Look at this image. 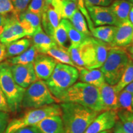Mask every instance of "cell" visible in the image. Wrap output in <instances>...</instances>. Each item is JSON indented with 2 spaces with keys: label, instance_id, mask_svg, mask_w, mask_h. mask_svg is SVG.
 Instances as JSON below:
<instances>
[{
  "label": "cell",
  "instance_id": "obj_23",
  "mask_svg": "<svg viewBox=\"0 0 133 133\" xmlns=\"http://www.w3.org/2000/svg\"><path fill=\"white\" fill-rule=\"evenodd\" d=\"M51 4L56 12L61 16L62 19H69L78 9L76 2L71 0H52Z\"/></svg>",
  "mask_w": 133,
  "mask_h": 133
},
{
  "label": "cell",
  "instance_id": "obj_41",
  "mask_svg": "<svg viewBox=\"0 0 133 133\" xmlns=\"http://www.w3.org/2000/svg\"><path fill=\"white\" fill-rule=\"evenodd\" d=\"M12 133H40L38 129L34 126H27L17 129Z\"/></svg>",
  "mask_w": 133,
  "mask_h": 133
},
{
  "label": "cell",
  "instance_id": "obj_7",
  "mask_svg": "<svg viewBox=\"0 0 133 133\" xmlns=\"http://www.w3.org/2000/svg\"><path fill=\"white\" fill-rule=\"evenodd\" d=\"M59 102L50 92L45 81L37 80L25 91L22 107L25 109H38Z\"/></svg>",
  "mask_w": 133,
  "mask_h": 133
},
{
  "label": "cell",
  "instance_id": "obj_45",
  "mask_svg": "<svg viewBox=\"0 0 133 133\" xmlns=\"http://www.w3.org/2000/svg\"><path fill=\"white\" fill-rule=\"evenodd\" d=\"M124 90L126 91H128V92H131V94H133V82H132L130 84H128L126 88H124Z\"/></svg>",
  "mask_w": 133,
  "mask_h": 133
},
{
  "label": "cell",
  "instance_id": "obj_21",
  "mask_svg": "<svg viewBox=\"0 0 133 133\" xmlns=\"http://www.w3.org/2000/svg\"><path fill=\"white\" fill-rule=\"evenodd\" d=\"M94 48V62L89 69L101 68L107 59L108 52L112 46L109 44L91 37Z\"/></svg>",
  "mask_w": 133,
  "mask_h": 133
},
{
  "label": "cell",
  "instance_id": "obj_5",
  "mask_svg": "<svg viewBox=\"0 0 133 133\" xmlns=\"http://www.w3.org/2000/svg\"><path fill=\"white\" fill-rule=\"evenodd\" d=\"M0 87L6 97L10 112H19L26 89L16 83L11 72V65L7 61L0 63Z\"/></svg>",
  "mask_w": 133,
  "mask_h": 133
},
{
  "label": "cell",
  "instance_id": "obj_32",
  "mask_svg": "<svg viewBox=\"0 0 133 133\" xmlns=\"http://www.w3.org/2000/svg\"><path fill=\"white\" fill-rule=\"evenodd\" d=\"M133 94L124 89L121 91L118 94L119 109L124 110L128 112L133 113L132 99Z\"/></svg>",
  "mask_w": 133,
  "mask_h": 133
},
{
  "label": "cell",
  "instance_id": "obj_27",
  "mask_svg": "<svg viewBox=\"0 0 133 133\" xmlns=\"http://www.w3.org/2000/svg\"><path fill=\"white\" fill-rule=\"evenodd\" d=\"M39 54L36 48L32 45L27 49L25 51L22 52L19 56L12 57L8 59L7 62L12 65H25L33 63L35 59Z\"/></svg>",
  "mask_w": 133,
  "mask_h": 133
},
{
  "label": "cell",
  "instance_id": "obj_18",
  "mask_svg": "<svg viewBox=\"0 0 133 133\" xmlns=\"http://www.w3.org/2000/svg\"><path fill=\"white\" fill-rule=\"evenodd\" d=\"M34 126L40 133H65L64 126L61 115L48 116Z\"/></svg>",
  "mask_w": 133,
  "mask_h": 133
},
{
  "label": "cell",
  "instance_id": "obj_9",
  "mask_svg": "<svg viewBox=\"0 0 133 133\" xmlns=\"http://www.w3.org/2000/svg\"><path fill=\"white\" fill-rule=\"evenodd\" d=\"M118 120L117 111H103L94 118L84 133H101L111 129Z\"/></svg>",
  "mask_w": 133,
  "mask_h": 133
},
{
  "label": "cell",
  "instance_id": "obj_42",
  "mask_svg": "<svg viewBox=\"0 0 133 133\" xmlns=\"http://www.w3.org/2000/svg\"><path fill=\"white\" fill-rule=\"evenodd\" d=\"M8 17L5 16V15L0 14V36L2 34L4 29L7 23Z\"/></svg>",
  "mask_w": 133,
  "mask_h": 133
},
{
  "label": "cell",
  "instance_id": "obj_56",
  "mask_svg": "<svg viewBox=\"0 0 133 133\" xmlns=\"http://www.w3.org/2000/svg\"><path fill=\"white\" fill-rule=\"evenodd\" d=\"M59 1H65V0H59Z\"/></svg>",
  "mask_w": 133,
  "mask_h": 133
},
{
  "label": "cell",
  "instance_id": "obj_25",
  "mask_svg": "<svg viewBox=\"0 0 133 133\" xmlns=\"http://www.w3.org/2000/svg\"><path fill=\"white\" fill-rule=\"evenodd\" d=\"M46 54L56 60L57 63L69 65L76 67L77 69L79 68L74 64V62L71 60L69 53L68 52V49L61 47L57 44L49 49L46 53Z\"/></svg>",
  "mask_w": 133,
  "mask_h": 133
},
{
  "label": "cell",
  "instance_id": "obj_43",
  "mask_svg": "<svg viewBox=\"0 0 133 133\" xmlns=\"http://www.w3.org/2000/svg\"><path fill=\"white\" fill-rule=\"evenodd\" d=\"M6 58V45L0 42V63Z\"/></svg>",
  "mask_w": 133,
  "mask_h": 133
},
{
  "label": "cell",
  "instance_id": "obj_34",
  "mask_svg": "<svg viewBox=\"0 0 133 133\" xmlns=\"http://www.w3.org/2000/svg\"><path fill=\"white\" fill-rule=\"evenodd\" d=\"M47 4L45 0H31L27 10L41 17Z\"/></svg>",
  "mask_w": 133,
  "mask_h": 133
},
{
  "label": "cell",
  "instance_id": "obj_20",
  "mask_svg": "<svg viewBox=\"0 0 133 133\" xmlns=\"http://www.w3.org/2000/svg\"><path fill=\"white\" fill-rule=\"evenodd\" d=\"M133 4L126 0H115L110 6L113 14L115 16L119 25L129 20V14Z\"/></svg>",
  "mask_w": 133,
  "mask_h": 133
},
{
  "label": "cell",
  "instance_id": "obj_52",
  "mask_svg": "<svg viewBox=\"0 0 133 133\" xmlns=\"http://www.w3.org/2000/svg\"><path fill=\"white\" fill-rule=\"evenodd\" d=\"M129 1H130V2H131L133 4V0H129Z\"/></svg>",
  "mask_w": 133,
  "mask_h": 133
},
{
  "label": "cell",
  "instance_id": "obj_11",
  "mask_svg": "<svg viewBox=\"0 0 133 133\" xmlns=\"http://www.w3.org/2000/svg\"><path fill=\"white\" fill-rule=\"evenodd\" d=\"M91 19L96 26L119 25L115 16L108 6H92L86 8Z\"/></svg>",
  "mask_w": 133,
  "mask_h": 133
},
{
  "label": "cell",
  "instance_id": "obj_30",
  "mask_svg": "<svg viewBox=\"0 0 133 133\" xmlns=\"http://www.w3.org/2000/svg\"><path fill=\"white\" fill-rule=\"evenodd\" d=\"M69 21L79 32L87 36H91V33L88 29V24L85 21V18L78 9L75 11L74 14L69 19Z\"/></svg>",
  "mask_w": 133,
  "mask_h": 133
},
{
  "label": "cell",
  "instance_id": "obj_3",
  "mask_svg": "<svg viewBox=\"0 0 133 133\" xmlns=\"http://www.w3.org/2000/svg\"><path fill=\"white\" fill-rule=\"evenodd\" d=\"M61 102L76 103L96 112H102L99 89L85 83H75L65 93Z\"/></svg>",
  "mask_w": 133,
  "mask_h": 133
},
{
  "label": "cell",
  "instance_id": "obj_37",
  "mask_svg": "<svg viewBox=\"0 0 133 133\" xmlns=\"http://www.w3.org/2000/svg\"><path fill=\"white\" fill-rule=\"evenodd\" d=\"M14 12V8L11 0H0V14L6 15L8 13Z\"/></svg>",
  "mask_w": 133,
  "mask_h": 133
},
{
  "label": "cell",
  "instance_id": "obj_38",
  "mask_svg": "<svg viewBox=\"0 0 133 133\" xmlns=\"http://www.w3.org/2000/svg\"><path fill=\"white\" fill-rule=\"evenodd\" d=\"M9 123V113L0 111V133L5 132Z\"/></svg>",
  "mask_w": 133,
  "mask_h": 133
},
{
  "label": "cell",
  "instance_id": "obj_16",
  "mask_svg": "<svg viewBox=\"0 0 133 133\" xmlns=\"http://www.w3.org/2000/svg\"><path fill=\"white\" fill-rule=\"evenodd\" d=\"M133 35V24L130 21H126L116 28L112 43V47L124 48L129 46L132 43Z\"/></svg>",
  "mask_w": 133,
  "mask_h": 133
},
{
  "label": "cell",
  "instance_id": "obj_46",
  "mask_svg": "<svg viewBox=\"0 0 133 133\" xmlns=\"http://www.w3.org/2000/svg\"><path fill=\"white\" fill-rule=\"evenodd\" d=\"M129 21H130L133 24V7L132 8V9H131L130 12H129Z\"/></svg>",
  "mask_w": 133,
  "mask_h": 133
},
{
  "label": "cell",
  "instance_id": "obj_33",
  "mask_svg": "<svg viewBox=\"0 0 133 133\" xmlns=\"http://www.w3.org/2000/svg\"><path fill=\"white\" fill-rule=\"evenodd\" d=\"M52 38L58 46L68 49L67 48H66L65 43L67 42V40L69 39V36H68L65 26L62 20H61L59 26L55 30Z\"/></svg>",
  "mask_w": 133,
  "mask_h": 133
},
{
  "label": "cell",
  "instance_id": "obj_19",
  "mask_svg": "<svg viewBox=\"0 0 133 133\" xmlns=\"http://www.w3.org/2000/svg\"><path fill=\"white\" fill-rule=\"evenodd\" d=\"M79 78L81 82L87 83L99 88L105 83L104 76L101 70L97 69H88L79 67Z\"/></svg>",
  "mask_w": 133,
  "mask_h": 133
},
{
  "label": "cell",
  "instance_id": "obj_6",
  "mask_svg": "<svg viewBox=\"0 0 133 133\" xmlns=\"http://www.w3.org/2000/svg\"><path fill=\"white\" fill-rule=\"evenodd\" d=\"M61 115L62 110L59 104H52L38 109H31L24 115L9 121L4 133H12L22 128L35 125L48 116Z\"/></svg>",
  "mask_w": 133,
  "mask_h": 133
},
{
  "label": "cell",
  "instance_id": "obj_44",
  "mask_svg": "<svg viewBox=\"0 0 133 133\" xmlns=\"http://www.w3.org/2000/svg\"><path fill=\"white\" fill-rule=\"evenodd\" d=\"M114 133H125L122 131V129H121L119 124L118 123V121H116L115 125L114 126Z\"/></svg>",
  "mask_w": 133,
  "mask_h": 133
},
{
  "label": "cell",
  "instance_id": "obj_26",
  "mask_svg": "<svg viewBox=\"0 0 133 133\" xmlns=\"http://www.w3.org/2000/svg\"><path fill=\"white\" fill-rule=\"evenodd\" d=\"M31 40L29 38H21L6 45V58L19 56L31 45Z\"/></svg>",
  "mask_w": 133,
  "mask_h": 133
},
{
  "label": "cell",
  "instance_id": "obj_22",
  "mask_svg": "<svg viewBox=\"0 0 133 133\" xmlns=\"http://www.w3.org/2000/svg\"><path fill=\"white\" fill-rule=\"evenodd\" d=\"M31 37L33 45L36 48L39 54H46L49 49L57 44L53 38L48 35L43 29L36 32Z\"/></svg>",
  "mask_w": 133,
  "mask_h": 133
},
{
  "label": "cell",
  "instance_id": "obj_29",
  "mask_svg": "<svg viewBox=\"0 0 133 133\" xmlns=\"http://www.w3.org/2000/svg\"><path fill=\"white\" fill-rule=\"evenodd\" d=\"M117 116L122 131L125 133H133V113L119 109L117 111Z\"/></svg>",
  "mask_w": 133,
  "mask_h": 133
},
{
  "label": "cell",
  "instance_id": "obj_55",
  "mask_svg": "<svg viewBox=\"0 0 133 133\" xmlns=\"http://www.w3.org/2000/svg\"><path fill=\"white\" fill-rule=\"evenodd\" d=\"M107 133H112V132H109V131H107Z\"/></svg>",
  "mask_w": 133,
  "mask_h": 133
},
{
  "label": "cell",
  "instance_id": "obj_2",
  "mask_svg": "<svg viewBox=\"0 0 133 133\" xmlns=\"http://www.w3.org/2000/svg\"><path fill=\"white\" fill-rule=\"evenodd\" d=\"M78 78L79 71L77 68L57 63L51 76L45 83L51 94L61 102L65 93Z\"/></svg>",
  "mask_w": 133,
  "mask_h": 133
},
{
  "label": "cell",
  "instance_id": "obj_24",
  "mask_svg": "<svg viewBox=\"0 0 133 133\" xmlns=\"http://www.w3.org/2000/svg\"><path fill=\"white\" fill-rule=\"evenodd\" d=\"M117 26L114 25H102L94 28L91 31V35L96 39L110 45L115 35Z\"/></svg>",
  "mask_w": 133,
  "mask_h": 133
},
{
  "label": "cell",
  "instance_id": "obj_54",
  "mask_svg": "<svg viewBox=\"0 0 133 133\" xmlns=\"http://www.w3.org/2000/svg\"><path fill=\"white\" fill-rule=\"evenodd\" d=\"M133 43V35H132V43Z\"/></svg>",
  "mask_w": 133,
  "mask_h": 133
},
{
  "label": "cell",
  "instance_id": "obj_39",
  "mask_svg": "<svg viewBox=\"0 0 133 133\" xmlns=\"http://www.w3.org/2000/svg\"><path fill=\"white\" fill-rule=\"evenodd\" d=\"M115 0H84L86 8L89 6H108Z\"/></svg>",
  "mask_w": 133,
  "mask_h": 133
},
{
  "label": "cell",
  "instance_id": "obj_47",
  "mask_svg": "<svg viewBox=\"0 0 133 133\" xmlns=\"http://www.w3.org/2000/svg\"><path fill=\"white\" fill-rule=\"evenodd\" d=\"M132 45L128 48V51L130 53V55H133V43H132Z\"/></svg>",
  "mask_w": 133,
  "mask_h": 133
},
{
  "label": "cell",
  "instance_id": "obj_13",
  "mask_svg": "<svg viewBox=\"0 0 133 133\" xmlns=\"http://www.w3.org/2000/svg\"><path fill=\"white\" fill-rule=\"evenodd\" d=\"M33 64L37 78L46 81L51 76L57 62L48 54H38Z\"/></svg>",
  "mask_w": 133,
  "mask_h": 133
},
{
  "label": "cell",
  "instance_id": "obj_12",
  "mask_svg": "<svg viewBox=\"0 0 133 133\" xmlns=\"http://www.w3.org/2000/svg\"><path fill=\"white\" fill-rule=\"evenodd\" d=\"M11 69L16 83L25 89L38 80L33 63L25 65H12Z\"/></svg>",
  "mask_w": 133,
  "mask_h": 133
},
{
  "label": "cell",
  "instance_id": "obj_36",
  "mask_svg": "<svg viewBox=\"0 0 133 133\" xmlns=\"http://www.w3.org/2000/svg\"><path fill=\"white\" fill-rule=\"evenodd\" d=\"M14 8V12L17 14H21L25 11L31 0H11Z\"/></svg>",
  "mask_w": 133,
  "mask_h": 133
},
{
  "label": "cell",
  "instance_id": "obj_40",
  "mask_svg": "<svg viewBox=\"0 0 133 133\" xmlns=\"http://www.w3.org/2000/svg\"><path fill=\"white\" fill-rule=\"evenodd\" d=\"M0 111L5 112H10L9 107H8L6 97L3 94L2 89L0 87Z\"/></svg>",
  "mask_w": 133,
  "mask_h": 133
},
{
  "label": "cell",
  "instance_id": "obj_10",
  "mask_svg": "<svg viewBox=\"0 0 133 133\" xmlns=\"http://www.w3.org/2000/svg\"><path fill=\"white\" fill-rule=\"evenodd\" d=\"M26 36L25 31L20 23L18 15L14 12V16L8 17L4 30L0 36V42L7 45Z\"/></svg>",
  "mask_w": 133,
  "mask_h": 133
},
{
  "label": "cell",
  "instance_id": "obj_1",
  "mask_svg": "<svg viewBox=\"0 0 133 133\" xmlns=\"http://www.w3.org/2000/svg\"><path fill=\"white\" fill-rule=\"evenodd\" d=\"M65 133H84L99 112L74 102L60 104Z\"/></svg>",
  "mask_w": 133,
  "mask_h": 133
},
{
  "label": "cell",
  "instance_id": "obj_28",
  "mask_svg": "<svg viewBox=\"0 0 133 133\" xmlns=\"http://www.w3.org/2000/svg\"><path fill=\"white\" fill-rule=\"evenodd\" d=\"M62 21L66 28L69 39L71 43V46L75 47L78 46L84 40H86L88 37H89V36L86 35L78 31L69 20L63 19Z\"/></svg>",
  "mask_w": 133,
  "mask_h": 133
},
{
  "label": "cell",
  "instance_id": "obj_49",
  "mask_svg": "<svg viewBox=\"0 0 133 133\" xmlns=\"http://www.w3.org/2000/svg\"><path fill=\"white\" fill-rule=\"evenodd\" d=\"M129 56H130L131 59L132 60V61H133V55H130V54H129Z\"/></svg>",
  "mask_w": 133,
  "mask_h": 133
},
{
  "label": "cell",
  "instance_id": "obj_31",
  "mask_svg": "<svg viewBox=\"0 0 133 133\" xmlns=\"http://www.w3.org/2000/svg\"><path fill=\"white\" fill-rule=\"evenodd\" d=\"M132 82H133V61L130 59L120 80L114 86L116 92L119 93Z\"/></svg>",
  "mask_w": 133,
  "mask_h": 133
},
{
  "label": "cell",
  "instance_id": "obj_35",
  "mask_svg": "<svg viewBox=\"0 0 133 133\" xmlns=\"http://www.w3.org/2000/svg\"><path fill=\"white\" fill-rule=\"evenodd\" d=\"M76 4H77V8L79 9V11L82 13L83 16H84V18L87 21V24L88 25V28L90 30V31H91L94 28V25L93 22L91 21L90 16H89V13H88L87 9H86L85 6V3H84V0H76Z\"/></svg>",
  "mask_w": 133,
  "mask_h": 133
},
{
  "label": "cell",
  "instance_id": "obj_15",
  "mask_svg": "<svg viewBox=\"0 0 133 133\" xmlns=\"http://www.w3.org/2000/svg\"><path fill=\"white\" fill-rule=\"evenodd\" d=\"M41 25L48 35L52 38L56 28L59 26L62 18L51 4H48L41 17Z\"/></svg>",
  "mask_w": 133,
  "mask_h": 133
},
{
  "label": "cell",
  "instance_id": "obj_51",
  "mask_svg": "<svg viewBox=\"0 0 133 133\" xmlns=\"http://www.w3.org/2000/svg\"><path fill=\"white\" fill-rule=\"evenodd\" d=\"M132 108H133V96H132Z\"/></svg>",
  "mask_w": 133,
  "mask_h": 133
},
{
  "label": "cell",
  "instance_id": "obj_53",
  "mask_svg": "<svg viewBox=\"0 0 133 133\" xmlns=\"http://www.w3.org/2000/svg\"><path fill=\"white\" fill-rule=\"evenodd\" d=\"M71 1H74V2H76V0H71Z\"/></svg>",
  "mask_w": 133,
  "mask_h": 133
},
{
  "label": "cell",
  "instance_id": "obj_8",
  "mask_svg": "<svg viewBox=\"0 0 133 133\" xmlns=\"http://www.w3.org/2000/svg\"><path fill=\"white\" fill-rule=\"evenodd\" d=\"M91 37H88L78 46H70L68 48L71 60L78 67L89 69L94 62V48Z\"/></svg>",
  "mask_w": 133,
  "mask_h": 133
},
{
  "label": "cell",
  "instance_id": "obj_14",
  "mask_svg": "<svg viewBox=\"0 0 133 133\" xmlns=\"http://www.w3.org/2000/svg\"><path fill=\"white\" fill-rule=\"evenodd\" d=\"M101 107L103 111L116 110H119L118 94L115 89L114 86H111L104 83L98 88Z\"/></svg>",
  "mask_w": 133,
  "mask_h": 133
},
{
  "label": "cell",
  "instance_id": "obj_48",
  "mask_svg": "<svg viewBox=\"0 0 133 133\" xmlns=\"http://www.w3.org/2000/svg\"><path fill=\"white\" fill-rule=\"evenodd\" d=\"M45 1H46V3H47V4H51L52 0H45Z\"/></svg>",
  "mask_w": 133,
  "mask_h": 133
},
{
  "label": "cell",
  "instance_id": "obj_17",
  "mask_svg": "<svg viewBox=\"0 0 133 133\" xmlns=\"http://www.w3.org/2000/svg\"><path fill=\"white\" fill-rule=\"evenodd\" d=\"M19 20L21 25L25 31L26 36H32L36 32L42 29L41 17L25 10L20 14Z\"/></svg>",
  "mask_w": 133,
  "mask_h": 133
},
{
  "label": "cell",
  "instance_id": "obj_4",
  "mask_svg": "<svg viewBox=\"0 0 133 133\" xmlns=\"http://www.w3.org/2000/svg\"><path fill=\"white\" fill-rule=\"evenodd\" d=\"M131 58L126 49L121 47H111L107 59L101 67L105 83L115 86L119 82Z\"/></svg>",
  "mask_w": 133,
  "mask_h": 133
},
{
  "label": "cell",
  "instance_id": "obj_50",
  "mask_svg": "<svg viewBox=\"0 0 133 133\" xmlns=\"http://www.w3.org/2000/svg\"><path fill=\"white\" fill-rule=\"evenodd\" d=\"M108 131H103V132H101V133H107V132Z\"/></svg>",
  "mask_w": 133,
  "mask_h": 133
}]
</instances>
